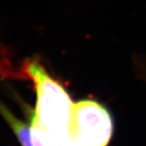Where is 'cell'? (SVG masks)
I'll list each match as a JSON object with an SVG mask.
<instances>
[{"label": "cell", "mask_w": 146, "mask_h": 146, "mask_svg": "<svg viewBox=\"0 0 146 146\" xmlns=\"http://www.w3.org/2000/svg\"><path fill=\"white\" fill-rule=\"evenodd\" d=\"M69 129L74 146H107L113 135V121L100 103L85 100L73 105Z\"/></svg>", "instance_id": "obj_2"}, {"label": "cell", "mask_w": 146, "mask_h": 146, "mask_svg": "<svg viewBox=\"0 0 146 146\" xmlns=\"http://www.w3.org/2000/svg\"><path fill=\"white\" fill-rule=\"evenodd\" d=\"M25 69L33 79L37 93L33 119L47 131L69 129L73 104L66 90L38 62H27Z\"/></svg>", "instance_id": "obj_1"}, {"label": "cell", "mask_w": 146, "mask_h": 146, "mask_svg": "<svg viewBox=\"0 0 146 146\" xmlns=\"http://www.w3.org/2000/svg\"><path fill=\"white\" fill-rule=\"evenodd\" d=\"M31 142L33 146H47L45 134L37 122L32 118V124L30 128Z\"/></svg>", "instance_id": "obj_3"}]
</instances>
